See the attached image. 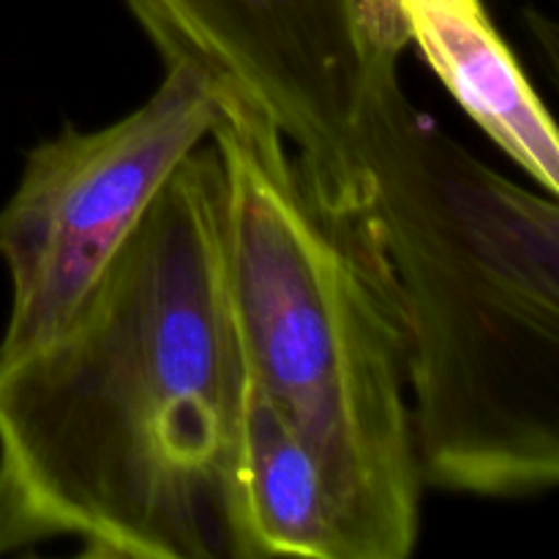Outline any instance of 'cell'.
Segmentation results:
<instances>
[{
	"label": "cell",
	"mask_w": 559,
	"mask_h": 559,
	"mask_svg": "<svg viewBox=\"0 0 559 559\" xmlns=\"http://www.w3.org/2000/svg\"><path fill=\"white\" fill-rule=\"evenodd\" d=\"M222 249L243 371L320 462L349 559L420 530L407 336L366 213L328 216L271 115L222 87Z\"/></svg>",
	"instance_id": "3"
},
{
	"label": "cell",
	"mask_w": 559,
	"mask_h": 559,
	"mask_svg": "<svg viewBox=\"0 0 559 559\" xmlns=\"http://www.w3.org/2000/svg\"><path fill=\"white\" fill-rule=\"evenodd\" d=\"M229 546L233 559H349L320 462L246 371L229 469Z\"/></svg>",
	"instance_id": "6"
},
{
	"label": "cell",
	"mask_w": 559,
	"mask_h": 559,
	"mask_svg": "<svg viewBox=\"0 0 559 559\" xmlns=\"http://www.w3.org/2000/svg\"><path fill=\"white\" fill-rule=\"evenodd\" d=\"M126 3L164 60H191L271 115L322 211H366L371 93L409 44L393 0Z\"/></svg>",
	"instance_id": "4"
},
{
	"label": "cell",
	"mask_w": 559,
	"mask_h": 559,
	"mask_svg": "<svg viewBox=\"0 0 559 559\" xmlns=\"http://www.w3.org/2000/svg\"><path fill=\"white\" fill-rule=\"evenodd\" d=\"M366 222L407 336L424 486L535 497L559 478V207L409 104L396 63L366 123Z\"/></svg>",
	"instance_id": "2"
},
{
	"label": "cell",
	"mask_w": 559,
	"mask_h": 559,
	"mask_svg": "<svg viewBox=\"0 0 559 559\" xmlns=\"http://www.w3.org/2000/svg\"><path fill=\"white\" fill-rule=\"evenodd\" d=\"M243 360L211 140L164 183L69 320L0 358V557L233 559Z\"/></svg>",
	"instance_id": "1"
},
{
	"label": "cell",
	"mask_w": 559,
	"mask_h": 559,
	"mask_svg": "<svg viewBox=\"0 0 559 559\" xmlns=\"http://www.w3.org/2000/svg\"><path fill=\"white\" fill-rule=\"evenodd\" d=\"M156 93L98 131L66 126L33 147L0 211L11 309L0 358L52 336L129 240L175 169L222 112V85L183 58L164 60Z\"/></svg>",
	"instance_id": "5"
},
{
	"label": "cell",
	"mask_w": 559,
	"mask_h": 559,
	"mask_svg": "<svg viewBox=\"0 0 559 559\" xmlns=\"http://www.w3.org/2000/svg\"><path fill=\"white\" fill-rule=\"evenodd\" d=\"M404 31L464 112L544 189H559L551 115L480 0H393Z\"/></svg>",
	"instance_id": "7"
}]
</instances>
